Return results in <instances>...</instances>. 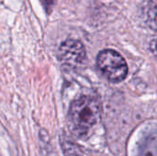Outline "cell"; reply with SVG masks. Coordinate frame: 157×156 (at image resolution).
I'll return each mask as SVG.
<instances>
[{"label":"cell","mask_w":157,"mask_h":156,"mask_svg":"<svg viewBox=\"0 0 157 156\" xmlns=\"http://www.w3.org/2000/svg\"><path fill=\"white\" fill-rule=\"evenodd\" d=\"M100 114L99 101L90 96H82L72 102L69 120L74 130L79 135H84L98 122Z\"/></svg>","instance_id":"1"},{"label":"cell","mask_w":157,"mask_h":156,"mask_svg":"<svg viewBox=\"0 0 157 156\" xmlns=\"http://www.w3.org/2000/svg\"><path fill=\"white\" fill-rule=\"evenodd\" d=\"M97 64L105 76L113 83L122 82L128 74V66L124 58L114 50L101 51L97 58Z\"/></svg>","instance_id":"2"},{"label":"cell","mask_w":157,"mask_h":156,"mask_svg":"<svg viewBox=\"0 0 157 156\" xmlns=\"http://www.w3.org/2000/svg\"><path fill=\"white\" fill-rule=\"evenodd\" d=\"M86 49L77 40L68 39L60 45L59 58L67 64H80L86 60Z\"/></svg>","instance_id":"3"},{"label":"cell","mask_w":157,"mask_h":156,"mask_svg":"<svg viewBox=\"0 0 157 156\" xmlns=\"http://www.w3.org/2000/svg\"><path fill=\"white\" fill-rule=\"evenodd\" d=\"M137 156H157V131L151 132L142 140Z\"/></svg>","instance_id":"4"},{"label":"cell","mask_w":157,"mask_h":156,"mask_svg":"<svg viewBox=\"0 0 157 156\" xmlns=\"http://www.w3.org/2000/svg\"><path fill=\"white\" fill-rule=\"evenodd\" d=\"M146 21L153 30L157 31V0H151L148 7H147V13H146Z\"/></svg>","instance_id":"5"},{"label":"cell","mask_w":157,"mask_h":156,"mask_svg":"<svg viewBox=\"0 0 157 156\" xmlns=\"http://www.w3.org/2000/svg\"><path fill=\"white\" fill-rule=\"evenodd\" d=\"M63 149L64 151L65 155L67 156H78L79 151L78 148L75 145V143H71L69 142H66L63 144Z\"/></svg>","instance_id":"6"},{"label":"cell","mask_w":157,"mask_h":156,"mask_svg":"<svg viewBox=\"0 0 157 156\" xmlns=\"http://www.w3.org/2000/svg\"><path fill=\"white\" fill-rule=\"evenodd\" d=\"M43 7L45 8L47 13H50L55 4V0H40Z\"/></svg>","instance_id":"7"},{"label":"cell","mask_w":157,"mask_h":156,"mask_svg":"<svg viewBox=\"0 0 157 156\" xmlns=\"http://www.w3.org/2000/svg\"><path fill=\"white\" fill-rule=\"evenodd\" d=\"M156 48H157V43H156Z\"/></svg>","instance_id":"8"}]
</instances>
